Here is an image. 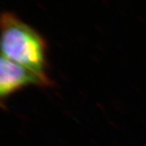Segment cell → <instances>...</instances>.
I'll list each match as a JSON object with an SVG mask.
<instances>
[{"label":"cell","instance_id":"6da1fadb","mask_svg":"<svg viewBox=\"0 0 146 146\" xmlns=\"http://www.w3.org/2000/svg\"><path fill=\"white\" fill-rule=\"evenodd\" d=\"M2 56L41 76H47V45L33 28L11 13L1 18Z\"/></svg>","mask_w":146,"mask_h":146},{"label":"cell","instance_id":"7a4b0ae2","mask_svg":"<svg viewBox=\"0 0 146 146\" xmlns=\"http://www.w3.org/2000/svg\"><path fill=\"white\" fill-rule=\"evenodd\" d=\"M29 85L50 87L52 81L48 76H41L2 56L0 63L1 99Z\"/></svg>","mask_w":146,"mask_h":146}]
</instances>
